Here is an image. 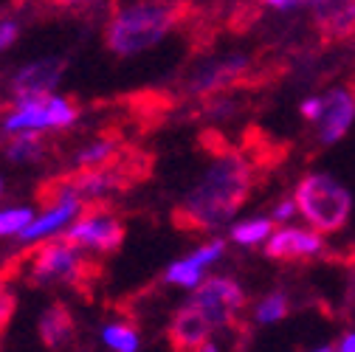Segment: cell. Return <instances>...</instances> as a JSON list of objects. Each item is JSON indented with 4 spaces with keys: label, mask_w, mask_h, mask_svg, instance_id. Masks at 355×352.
Segmentation results:
<instances>
[{
    "label": "cell",
    "mask_w": 355,
    "mask_h": 352,
    "mask_svg": "<svg viewBox=\"0 0 355 352\" xmlns=\"http://www.w3.org/2000/svg\"><path fill=\"white\" fill-rule=\"evenodd\" d=\"M322 96H313V99H304L302 102V118L307 121V124H316L319 121V116H322Z\"/></svg>",
    "instance_id": "obj_27"
},
{
    "label": "cell",
    "mask_w": 355,
    "mask_h": 352,
    "mask_svg": "<svg viewBox=\"0 0 355 352\" xmlns=\"http://www.w3.org/2000/svg\"><path fill=\"white\" fill-rule=\"evenodd\" d=\"M82 209H85V200H79L71 192H62L57 186H49L46 195H42V209L34 214V220L17 237V243L20 245H40L46 240L62 237L68 231V226L82 214Z\"/></svg>",
    "instance_id": "obj_9"
},
{
    "label": "cell",
    "mask_w": 355,
    "mask_h": 352,
    "mask_svg": "<svg viewBox=\"0 0 355 352\" xmlns=\"http://www.w3.org/2000/svg\"><path fill=\"white\" fill-rule=\"evenodd\" d=\"M3 195H6V178L0 175V197H3Z\"/></svg>",
    "instance_id": "obj_32"
},
{
    "label": "cell",
    "mask_w": 355,
    "mask_h": 352,
    "mask_svg": "<svg viewBox=\"0 0 355 352\" xmlns=\"http://www.w3.org/2000/svg\"><path fill=\"white\" fill-rule=\"evenodd\" d=\"M51 3L76 17H96L107 9V0H51Z\"/></svg>",
    "instance_id": "obj_25"
},
{
    "label": "cell",
    "mask_w": 355,
    "mask_h": 352,
    "mask_svg": "<svg viewBox=\"0 0 355 352\" xmlns=\"http://www.w3.org/2000/svg\"><path fill=\"white\" fill-rule=\"evenodd\" d=\"M291 313V301L285 293H271V296H265L259 304H257V310H254V319L259 324H274V322H282L288 319Z\"/></svg>",
    "instance_id": "obj_23"
},
{
    "label": "cell",
    "mask_w": 355,
    "mask_h": 352,
    "mask_svg": "<svg viewBox=\"0 0 355 352\" xmlns=\"http://www.w3.org/2000/svg\"><path fill=\"white\" fill-rule=\"evenodd\" d=\"M341 262L347 265V271H352V274H355V245H349V248L341 254Z\"/></svg>",
    "instance_id": "obj_29"
},
{
    "label": "cell",
    "mask_w": 355,
    "mask_h": 352,
    "mask_svg": "<svg viewBox=\"0 0 355 352\" xmlns=\"http://www.w3.org/2000/svg\"><path fill=\"white\" fill-rule=\"evenodd\" d=\"M99 271V262L65 237H54L34 245L26 262V276L31 285H65L79 293L91 290Z\"/></svg>",
    "instance_id": "obj_3"
},
{
    "label": "cell",
    "mask_w": 355,
    "mask_h": 352,
    "mask_svg": "<svg viewBox=\"0 0 355 352\" xmlns=\"http://www.w3.org/2000/svg\"><path fill=\"white\" fill-rule=\"evenodd\" d=\"M268 178L240 144L211 158V166L200 178V184L178 203L169 214L172 229L184 234H209L248 203V197Z\"/></svg>",
    "instance_id": "obj_1"
},
{
    "label": "cell",
    "mask_w": 355,
    "mask_h": 352,
    "mask_svg": "<svg viewBox=\"0 0 355 352\" xmlns=\"http://www.w3.org/2000/svg\"><path fill=\"white\" fill-rule=\"evenodd\" d=\"M65 76V60L57 54H42L20 62L6 73L3 85V99L17 102V99H34V96H46L57 94V87Z\"/></svg>",
    "instance_id": "obj_8"
},
{
    "label": "cell",
    "mask_w": 355,
    "mask_h": 352,
    "mask_svg": "<svg viewBox=\"0 0 355 352\" xmlns=\"http://www.w3.org/2000/svg\"><path fill=\"white\" fill-rule=\"evenodd\" d=\"M338 352H355V333H347V335H344Z\"/></svg>",
    "instance_id": "obj_30"
},
{
    "label": "cell",
    "mask_w": 355,
    "mask_h": 352,
    "mask_svg": "<svg viewBox=\"0 0 355 352\" xmlns=\"http://www.w3.org/2000/svg\"><path fill=\"white\" fill-rule=\"evenodd\" d=\"M198 17L195 0H136V3L110 6L105 20V49L119 57H136L181 26H189Z\"/></svg>",
    "instance_id": "obj_2"
},
{
    "label": "cell",
    "mask_w": 355,
    "mask_h": 352,
    "mask_svg": "<svg viewBox=\"0 0 355 352\" xmlns=\"http://www.w3.org/2000/svg\"><path fill=\"white\" fill-rule=\"evenodd\" d=\"M200 352H217V349H214V344H211V341H209V344H206V346H203V349H200Z\"/></svg>",
    "instance_id": "obj_33"
},
{
    "label": "cell",
    "mask_w": 355,
    "mask_h": 352,
    "mask_svg": "<svg viewBox=\"0 0 355 352\" xmlns=\"http://www.w3.org/2000/svg\"><path fill=\"white\" fill-rule=\"evenodd\" d=\"M240 147L245 150V155L265 172L271 175L277 166L285 164V158L291 155V144L277 139L274 133H268V130H262L259 124H248L243 130V139H240Z\"/></svg>",
    "instance_id": "obj_14"
},
{
    "label": "cell",
    "mask_w": 355,
    "mask_h": 352,
    "mask_svg": "<svg viewBox=\"0 0 355 352\" xmlns=\"http://www.w3.org/2000/svg\"><path fill=\"white\" fill-rule=\"evenodd\" d=\"M76 335V324L73 316L68 310V304L54 301L46 307V313L40 316V341L46 344V349L60 352L62 346H68Z\"/></svg>",
    "instance_id": "obj_17"
},
{
    "label": "cell",
    "mask_w": 355,
    "mask_h": 352,
    "mask_svg": "<svg viewBox=\"0 0 355 352\" xmlns=\"http://www.w3.org/2000/svg\"><path fill=\"white\" fill-rule=\"evenodd\" d=\"M0 158L12 166H34L49 158V141L42 136H9L0 139Z\"/></svg>",
    "instance_id": "obj_18"
},
{
    "label": "cell",
    "mask_w": 355,
    "mask_h": 352,
    "mask_svg": "<svg viewBox=\"0 0 355 352\" xmlns=\"http://www.w3.org/2000/svg\"><path fill=\"white\" fill-rule=\"evenodd\" d=\"M3 85H6V71H3V57H0V96H3Z\"/></svg>",
    "instance_id": "obj_31"
},
{
    "label": "cell",
    "mask_w": 355,
    "mask_h": 352,
    "mask_svg": "<svg viewBox=\"0 0 355 352\" xmlns=\"http://www.w3.org/2000/svg\"><path fill=\"white\" fill-rule=\"evenodd\" d=\"M245 290L229 276H209L195 288L192 304L209 319L211 327L240 330L245 310Z\"/></svg>",
    "instance_id": "obj_7"
},
{
    "label": "cell",
    "mask_w": 355,
    "mask_h": 352,
    "mask_svg": "<svg viewBox=\"0 0 355 352\" xmlns=\"http://www.w3.org/2000/svg\"><path fill=\"white\" fill-rule=\"evenodd\" d=\"M316 352H333V346H322V349H316Z\"/></svg>",
    "instance_id": "obj_34"
},
{
    "label": "cell",
    "mask_w": 355,
    "mask_h": 352,
    "mask_svg": "<svg viewBox=\"0 0 355 352\" xmlns=\"http://www.w3.org/2000/svg\"><path fill=\"white\" fill-rule=\"evenodd\" d=\"M271 231H274V220L271 217H254V220H245V223H237L232 229V240L240 243V245H257Z\"/></svg>",
    "instance_id": "obj_21"
},
{
    "label": "cell",
    "mask_w": 355,
    "mask_h": 352,
    "mask_svg": "<svg viewBox=\"0 0 355 352\" xmlns=\"http://www.w3.org/2000/svg\"><path fill=\"white\" fill-rule=\"evenodd\" d=\"M259 15H262L259 0H240V3H234V9L226 17V31L245 34V31L254 28V23H259Z\"/></svg>",
    "instance_id": "obj_20"
},
{
    "label": "cell",
    "mask_w": 355,
    "mask_h": 352,
    "mask_svg": "<svg viewBox=\"0 0 355 352\" xmlns=\"http://www.w3.org/2000/svg\"><path fill=\"white\" fill-rule=\"evenodd\" d=\"M209 335H211V324L192 301L178 307L166 327L169 352H200L209 344Z\"/></svg>",
    "instance_id": "obj_13"
},
{
    "label": "cell",
    "mask_w": 355,
    "mask_h": 352,
    "mask_svg": "<svg viewBox=\"0 0 355 352\" xmlns=\"http://www.w3.org/2000/svg\"><path fill=\"white\" fill-rule=\"evenodd\" d=\"M82 110L76 99L62 94H46L34 99H17L6 102L0 110V139L9 136H42L49 139L51 133L71 130L79 121Z\"/></svg>",
    "instance_id": "obj_4"
},
{
    "label": "cell",
    "mask_w": 355,
    "mask_h": 352,
    "mask_svg": "<svg viewBox=\"0 0 355 352\" xmlns=\"http://www.w3.org/2000/svg\"><path fill=\"white\" fill-rule=\"evenodd\" d=\"M296 211L319 234H336L349 223L352 197L349 192L324 172H310L293 189Z\"/></svg>",
    "instance_id": "obj_5"
},
{
    "label": "cell",
    "mask_w": 355,
    "mask_h": 352,
    "mask_svg": "<svg viewBox=\"0 0 355 352\" xmlns=\"http://www.w3.org/2000/svg\"><path fill=\"white\" fill-rule=\"evenodd\" d=\"M15 304H17L15 293L9 290V285H6L3 279H0V330L9 324V319H12V313H15Z\"/></svg>",
    "instance_id": "obj_26"
},
{
    "label": "cell",
    "mask_w": 355,
    "mask_h": 352,
    "mask_svg": "<svg viewBox=\"0 0 355 352\" xmlns=\"http://www.w3.org/2000/svg\"><path fill=\"white\" fill-rule=\"evenodd\" d=\"M102 338L113 352H139V333L130 324H107Z\"/></svg>",
    "instance_id": "obj_24"
},
{
    "label": "cell",
    "mask_w": 355,
    "mask_h": 352,
    "mask_svg": "<svg viewBox=\"0 0 355 352\" xmlns=\"http://www.w3.org/2000/svg\"><path fill=\"white\" fill-rule=\"evenodd\" d=\"M223 251H226V243L223 240H214V243L192 251L187 259L172 262V265L166 268V274H164V282L181 285V288H198L203 282V268L211 265L214 259L223 256Z\"/></svg>",
    "instance_id": "obj_15"
},
{
    "label": "cell",
    "mask_w": 355,
    "mask_h": 352,
    "mask_svg": "<svg viewBox=\"0 0 355 352\" xmlns=\"http://www.w3.org/2000/svg\"><path fill=\"white\" fill-rule=\"evenodd\" d=\"M124 136L119 130H107L94 139H87L85 144H79L71 155V169H96V166H107L113 164L121 150H124Z\"/></svg>",
    "instance_id": "obj_16"
},
{
    "label": "cell",
    "mask_w": 355,
    "mask_h": 352,
    "mask_svg": "<svg viewBox=\"0 0 355 352\" xmlns=\"http://www.w3.org/2000/svg\"><path fill=\"white\" fill-rule=\"evenodd\" d=\"M319 46H341L355 37V0H310Z\"/></svg>",
    "instance_id": "obj_12"
},
{
    "label": "cell",
    "mask_w": 355,
    "mask_h": 352,
    "mask_svg": "<svg viewBox=\"0 0 355 352\" xmlns=\"http://www.w3.org/2000/svg\"><path fill=\"white\" fill-rule=\"evenodd\" d=\"M322 116L313 124L316 127V147H333L338 144L347 130L355 121V82L344 85V87H333L322 96Z\"/></svg>",
    "instance_id": "obj_10"
},
{
    "label": "cell",
    "mask_w": 355,
    "mask_h": 352,
    "mask_svg": "<svg viewBox=\"0 0 355 352\" xmlns=\"http://www.w3.org/2000/svg\"><path fill=\"white\" fill-rule=\"evenodd\" d=\"M34 206L28 203H3L0 206V240H17L34 220Z\"/></svg>",
    "instance_id": "obj_19"
},
{
    "label": "cell",
    "mask_w": 355,
    "mask_h": 352,
    "mask_svg": "<svg viewBox=\"0 0 355 352\" xmlns=\"http://www.w3.org/2000/svg\"><path fill=\"white\" fill-rule=\"evenodd\" d=\"M62 237L71 240L85 254L105 256V254H116L124 245L127 229H124V220L113 211L110 200H94V203H85L82 214L68 226Z\"/></svg>",
    "instance_id": "obj_6"
},
{
    "label": "cell",
    "mask_w": 355,
    "mask_h": 352,
    "mask_svg": "<svg viewBox=\"0 0 355 352\" xmlns=\"http://www.w3.org/2000/svg\"><path fill=\"white\" fill-rule=\"evenodd\" d=\"M293 211H296V203H293V200H285V203H279V206L274 209L271 220H274V223H282V220H288Z\"/></svg>",
    "instance_id": "obj_28"
},
{
    "label": "cell",
    "mask_w": 355,
    "mask_h": 352,
    "mask_svg": "<svg viewBox=\"0 0 355 352\" xmlns=\"http://www.w3.org/2000/svg\"><path fill=\"white\" fill-rule=\"evenodd\" d=\"M265 256L285 265H307L319 256H327V245L313 229H279L265 243Z\"/></svg>",
    "instance_id": "obj_11"
},
{
    "label": "cell",
    "mask_w": 355,
    "mask_h": 352,
    "mask_svg": "<svg viewBox=\"0 0 355 352\" xmlns=\"http://www.w3.org/2000/svg\"><path fill=\"white\" fill-rule=\"evenodd\" d=\"M23 28H26L23 12H17V9L0 12V57L9 54L17 46V39L23 37Z\"/></svg>",
    "instance_id": "obj_22"
}]
</instances>
